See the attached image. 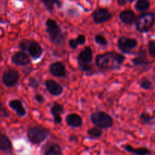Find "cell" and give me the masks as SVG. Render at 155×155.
I'll return each instance as SVG.
<instances>
[{"label":"cell","mask_w":155,"mask_h":155,"mask_svg":"<svg viewBox=\"0 0 155 155\" xmlns=\"http://www.w3.org/2000/svg\"><path fill=\"white\" fill-rule=\"evenodd\" d=\"M2 59V55H1V53H0V61H1Z\"/></svg>","instance_id":"8d00e7d4"},{"label":"cell","mask_w":155,"mask_h":155,"mask_svg":"<svg viewBox=\"0 0 155 155\" xmlns=\"http://www.w3.org/2000/svg\"><path fill=\"white\" fill-rule=\"evenodd\" d=\"M125 59L124 54L116 51H107L95 57V64L103 71H117L120 69Z\"/></svg>","instance_id":"6da1fadb"},{"label":"cell","mask_w":155,"mask_h":155,"mask_svg":"<svg viewBox=\"0 0 155 155\" xmlns=\"http://www.w3.org/2000/svg\"><path fill=\"white\" fill-rule=\"evenodd\" d=\"M79 67L83 72H91L92 70V66L89 64H79Z\"/></svg>","instance_id":"f546056e"},{"label":"cell","mask_w":155,"mask_h":155,"mask_svg":"<svg viewBox=\"0 0 155 155\" xmlns=\"http://www.w3.org/2000/svg\"><path fill=\"white\" fill-rule=\"evenodd\" d=\"M61 148L59 145L55 143L51 144L45 151V155H61Z\"/></svg>","instance_id":"44dd1931"},{"label":"cell","mask_w":155,"mask_h":155,"mask_svg":"<svg viewBox=\"0 0 155 155\" xmlns=\"http://www.w3.org/2000/svg\"><path fill=\"white\" fill-rule=\"evenodd\" d=\"M119 18L121 22L126 25H132L136 21V15L134 12L130 9L124 10L121 12L119 15Z\"/></svg>","instance_id":"5bb4252c"},{"label":"cell","mask_w":155,"mask_h":155,"mask_svg":"<svg viewBox=\"0 0 155 155\" xmlns=\"http://www.w3.org/2000/svg\"><path fill=\"white\" fill-rule=\"evenodd\" d=\"M139 120L140 122L143 124H147V125H150L152 124L154 120V115H151L150 114L146 113V112H142L141 114L140 117H139Z\"/></svg>","instance_id":"603a6c76"},{"label":"cell","mask_w":155,"mask_h":155,"mask_svg":"<svg viewBox=\"0 0 155 155\" xmlns=\"http://www.w3.org/2000/svg\"><path fill=\"white\" fill-rule=\"evenodd\" d=\"M138 45V41L134 38L120 36L117 40V46L119 49L124 53H130L132 50L136 48Z\"/></svg>","instance_id":"8992f818"},{"label":"cell","mask_w":155,"mask_h":155,"mask_svg":"<svg viewBox=\"0 0 155 155\" xmlns=\"http://www.w3.org/2000/svg\"><path fill=\"white\" fill-rule=\"evenodd\" d=\"M68 44H69V46L71 47L72 49H76V48H77V46H78V43H77V40H76V39H71L69 40V42H68Z\"/></svg>","instance_id":"d6a6232c"},{"label":"cell","mask_w":155,"mask_h":155,"mask_svg":"<svg viewBox=\"0 0 155 155\" xmlns=\"http://www.w3.org/2000/svg\"><path fill=\"white\" fill-rule=\"evenodd\" d=\"M64 112V109L62 104L58 102H54L51 107V114L54 119V124H59L62 122L61 115Z\"/></svg>","instance_id":"4fadbf2b"},{"label":"cell","mask_w":155,"mask_h":155,"mask_svg":"<svg viewBox=\"0 0 155 155\" xmlns=\"http://www.w3.org/2000/svg\"><path fill=\"white\" fill-rule=\"evenodd\" d=\"M67 124L73 128H78L83 125V119L79 114L75 113L69 114L65 118Z\"/></svg>","instance_id":"e0dca14e"},{"label":"cell","mask_w":155,"mask_h":155,"mask_svg":"<svg viewBox=\"0 0 155 155\" xmlns=\"http://www.w3.org/2000/svg\"><path fill=\"white\" fill-rule=\"evenodd\" d=\"M34 98L37 102L41 103V104L45 102V98H44L43 95H41V94H36L34 96Z\"/></svg>","instance_id":"836d02e7"},{"label":"cell","mask_w":155,"mask_h":155,"mask_svg":"<svg viewBox=\"0 0 155 155\" xmlns=\"http://www.w3.org/2000/svg\"><path fill=\"white\" fill-rule=\"evenodd\" d=\"M90 120L95 127L100 129L110 128L114 124V120L108 114L104 111H95L91 114Z\"/></svg>","instance_id":"5b68a950"},{"label":"cell","mask_w":155,"mask_h":155,"mask_svg":"<svg viewBox=\"0 0 155 155\" xmlns=\"http://www.w3.org/2000/svg\"><path fill=\"white\" fill-rule=\"evenodd\" d=\"M9 117L8 112L2 103L0 102V117Z\"/></svg>","instance_id":"f1b7e54d"},{"label":"cell","mask_w":155,"mask_h":155,"mask_svg":"<svg viewBox=\"0 0 155 155\" xmlns=\"http://www.w3.org/2000/svg\"><path fill=\"white\" fill-rule=\"evenodd\" d=\"M132 62L134 66L146 67L149 64L148 58H147L146 51L144 48H140L136 57L132 60Z\"/></svg>","instance_id":"2e32d148"},{"label":"cell","mask_w":155,"mask_h":155,"mask_svg":"<svg viewBox=\"0 0 155 155\" xmlns=\"http://www.w3.org/2000/svg\"><path fill=\"white\" fill-rule=\"evenodd\" d=\"M76 40H77V43H78L79 45H83V44H85V42H86V36L83 34H80L78 36H77V38L76 39Z\"/></svg>","instance_id":"1f68e13d"},{"label":"cell","mask_w":155,"mask_h":155,"mask_svg":"<svg viewBox=\"0 0 155 155\" xmlns=\"http://www.w3.org/2000/svg\"><path fill=\"white\" fill-rule=\"evenodd\" d=\"M88 136H90L91 138L93 139H98V138L101 137L102 135V130L98 127H92V128L89 129L87 131Z\"/></svg>","instance_id":"cb8c5ba5"},{"label":"cell","mask_w":155,"mask_h":155,"mask_svg":"<svg viewBox=\"0 0 155 155\" xmlns=\"http://www.w3.org/2000/svg\"><path fill=\"white\" fill-rule=\"evenodd\" d=\"M12 149V144L7 136L0 133V151H10Z\"/></svg>","instance_id":"d6986e66"},{"label":"cell","mask_w":155,"mask_h":155,"mask_svg":"<svg viewBox=\"0 0 155 155\" xmlns=\"http://www.w3.org/2000/svg\"><path fill=\"white\" fill-rule=\"evenodd\" d=\"M27 51L33 59L39 58L43 52L42 46L36 41H30Z\"/></svg>","instance_id":"9a60e30c"},{"label":"cell","mask_w":155,"mask_h":155,"mask_svg":"<svg viewBox=\"0 0 155 155\" xmlns=\"http://www.w3.org/2000/svg\"><path fill=\"white\" fill-rule=\"evenodd\" d=\"M117 2L120 5H124L127 3L126 0H117Z\"/></svg>","instance_id":"e575fe53"},{"label":"cell","mask_w":155,"mask_h":155,"mask_svg":"<svg viewBox=\"0 0 155 155\" xmlns=\"http://www.w3.org/2000/svg\"><path fill=\"white\" fill-rule=\"evenodd\" d=\"M113 15L108 9L104 8H99L92 12V18L95 24H100L107 22L112 18Z\"/></svg>","instance_id":"ba28073f"},{"label":"cell","mask_w":155,"mask_h":155,"mask_svg":"<svg viewBox=\"0 0 155 155\" xmlns=\"http://www.w3.org/2000/svg\"><path fill=\"white\" fill-rule=\"evenodd\" d=\"M49 133V130L46 128L36 126L32 127L27 130V136L28 140L33 145H39L45 140Z\"/></svg>","instance_id":"277c9868"},{"label":"cell","mask_w":155,"mask_h":155,"mask_svg":"<svg viewBox=\"0 0 155 155\" xmlns=\"http://www.w3.org/2000/svg\"><path fill=\"white\" fill-rule=\"evenodd\" d=\"M124 148H125L126 151L128 152L133 153L136 155H148L151 154V150H149L147 148H135L132 147L131 145H124Z\"/></svg>","instance_id":"ffe728a7"},{"label":"cell","mask_w":155,"mask_h":155,"mask_svg":"<svg viewBox=\"0 0 155 155\" xmlns=\"http://www.w3.org/2000/svg\"><path fill=\"white\" fill-rule=\"evenodd\" d=\"M49 71L55 77H64L66 76V68L61 62H54L49 67Z\"/></svg>","instance_id":"7c38bea8"},{"label":"cell","mask_w":155,"mask_h":155,"mask_svg":"<svg viewBox=\"0 0 155 155\" xmlns=\"http://www.w3.org/2000/svg\"><path fill=\"white\" fill-rule=\"evenodd\" d=\"M46 32L49 35L50 39L52 43L61 45L65 40V35L61 28L54 19H48L45 22Z\"/></svg>","instance_id":"7a4b0ae2"},{"label":"cell","mask_w":155,"mask_h":155,"mask_svg":"<svg viewBox=\"0 0 155 155\" xmlns=\"http://www.w3.org/2000/svg\"><path fill=\"white\" fill-rule=\"evenodd\" d=\"M139 86H140V87L142 89H145V90H149V89H151L152 88L153 84L149 79L146 78V77H143L139 81Z\"/></svg>","instance_id":"d4e9b609"},{"label":"cell","mask_w":155,"mask_h":155,"mask_svg":"<svg viewBox=\"0 0 155 155\" xmlns=\"http://www.w3.org/2000/svg\"><path fill=\"white\" fill-rule=\"evenodd\" d=\"M3 84L7 87H14L18 83L20 80V74L18 71L15 69H8L2 74Z\"/></svg>","instance_id":"52a82bcc"},{"label":"cell","mask_w":155,"mask_h":155,"mask_svg":"<svg viewBox=\"0 0 155 155\" xmlns=\"http://www.w3.org/2000/svg\"><path fill=\"white\" fill-rule=\"evenodd\" d=\"M28 85L30 86V87L32 88H37L38 86H39V82L37 81V80L36 79H34V78H30V80H29V83H28Z\"/></svg>","instance_id":"4dcf8cb0"},{"label":"cell","mask_w":155,"mask_h":155,"mask_svg":"<svg viewBox=\"0 0 155 155\" xmlns=\"http://www.w3.org/2000/svg\"><path fill=\"white\" fill-rule=\"evenodd\" d=\"M154 155H155V154H154Z\"/></svg>","instance_id":"74e56055"},{"label":"cell","mask_w":155,"mask_h":155,"mask_svg":"<svg viewBox=\"0 0 155 155\" xmlns=\"http://www.w3.org/2000/svg\"><path fill=\"white\" fill-rule=\"evenodd\" d=\"M41 2H43V4L45 5L46 8L48 11H50V12L53 10V8H54V5H59V2L58 0H41Z\"/></svg>","instance_id":"4316f807"},{"label":"cell","mask_w":155,"mask_h":155,"mask_svg":"<svg viewBox=\"0 0 155 155\" xmlns=\"http://www.w3.org/2000/svg\"><path fill=\"white\" fill-rule=\"evenodd\" d=\"M79 64H90L93 59V52L90 46H86L82 50L79 54L78 58Z\"/></svg>","instance_id":"8fae6325"},{"label":"cell","mask_w":155,"mask_h":155,"mask_svg":"<svg viewBox=\"0 0 155 155\" xmlns=\"http://www.w3.org/2000/svg\"><path fill=\"white\" fill-rule=\"evenodd\" d=\"M95 42L98 45L105 46L107 45V40L102 34H96L95 36Z\"/></svg>","instance_id":"484cf974"},{"label":"cell","mask_w":155,"mask_h":155,"mask_svg":"<svg viewBox=\"0 0 155 155\" xmlns=\"http://www.w3.org/2000/svg\"><path fill=\"white\" fill-rule=\"evenodd\" d=\"M126 1H128L130 2H134L135 0H126Z\"/></svg>","instance_id":"d590c367"},{"label":"cell","mask_w":155,"mask_h":155,"mask_svg":"<svg viewBox=\"0 0 155 155\" xmlns=\"http://www.w3.org/2000/svg\"><path fill=\"white\" fill-rule=\"evenodd\" d=\"M45 86L48 92L54 96H59L64 92V88L60 83L53 80H47L45 82Z\"/></svg>","instance_id":"9c48e42d"},{"label":"cell","mask_w":155,"mask_h":155,"mask_svg":"<svg viewBox=\"0 0 155 155\" xmlns=\"http://www.w3.org/2000/svg\"><path fill=\"white\" fill-rule=\"evenodd\" d=\"M151 3L149 0H137L135 4V8L140 12H146L149 9Z\"/></svg>","instance_id":"7402d4cb"},{"label":"cell","mask_w":155,"mask_h":155,"mask_svg":"<svg viewBox=\"0 0 155 155\" xmlns=\"http://www.w3.org/2000/svg\"><path fill=\"white\" fill-rule=\"evenodd\" d=\"M148 48L150 56L155 58V40H150L148 42Z\"/></svg>","instance_id":"83f0119b"},{"label":"cell","mask_w":155,"mask_h":155,"mask_svg":"<svg viewBox=\"0 0 155 155\" xmlns=\"http://www.w3.org/2000/svg\"><path fill=\"white\" fill-rule=\"evenodd\" d=\"M9 107L15 110L16 112L17 115L19 117H24L27 114V110H26L25 107L23 105V103L21 100L19 99H13L11 100L8 103Z\"/></svg>","instance_id":"ac0fdd59"},{"label":"cell","mask_w":155,"mask_h":155,"mask_svg":"<svg viewBox=\"0 0 155 155\" xmlns=\"http://www.w3.org/2000/svg\"><path fill=\"white\" fill-rule=\"evenodd\" d=\"M12 63L18 66H25L31 62L30 57L24 51H19L15 52L12 56Z\"/></svg>","instance_id":"30bf717a"},{"label":"cell","mask_w":155,"mask_h":155,"mask_svg":"<svg viewBox=\"0 0 155 155\" xmlns=\"http://www.w3.org/2000/svg\"><path fill=\"white\" fill-rule=\"evenodd\" d=\"M155 22V14L145 12L138 16L136 21V30L140 33H147L152 29Z\"/></svg>","instance_id":"3957f363"}]
</instances>
